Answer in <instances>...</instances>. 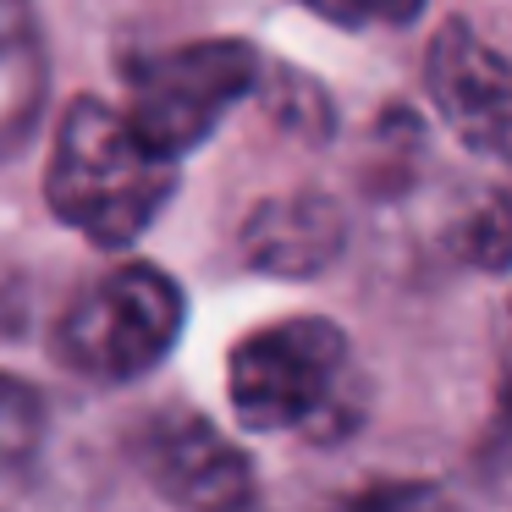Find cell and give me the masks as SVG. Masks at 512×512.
<instances>
[{
    "instance_id": "cell-7",
    "label": "cell",
    "mask_w": 512,
    "mask_h": 512,
    "mask_svg": "<svg viewBox=\"0 0 512 512\" xmlns=\"http://www.w3.org/2000/svg\"><path fill=\"white\" fill-rule=\"evenodd\" d=\"M347 243V215L331 193H276V199L254 204V215L243 221V254L265 276H292L309 281L342 254Z\"/></svg>"
},
{
    "instance_id": "cell-5",
    "label": "cell",
    "mask_w": 512,
    "mask_h": 512,
    "mask_svg": "<svg viewBox=\"0 0 512 512\" xmlns=\"http://www.w3.org/2000/svg\"><path fill=\"white\" fill-rule=\"evenodd\" d=\"M133 463L177 512H243L254 501V463L199 413L138 424Z\"/></svg>"
},
{
    "instance_id": "cell-8",
    "label": "cell",
    "mask_w": 512,
    "mask_h": 512,
    "mask_svg": "<svg viewBox=\"0 0 512 512\" xmlns=\"http://www.w3.org/2000/svg\"><path fill=\"white\" fill-rule=\"evenodd\" d=\"M50 457V402L39 386L17 375H0V512L28 501Z\"/></svg>"
},
{
    "instance_id": "cell-12",
    "label": "cell",
    "mask_w": 512,
    "mask_h": 512,
    "mask_svg": "<svg viewBox=\"0 0 512 512\" xmlns=\"http://www.w3.org/2000/svg\"><path fill=\"white\" fill-rule=\"evenodd\" d=\"M468 259H479L485 270H501V259H507V210H501V199H490V210L474 221Z\"/></svg>"
},
{
    "instance_id": "cell-1",
    "label": "cell",
    "mask_w": 512,
    "mask_h": 512,
    "mask_svg": "<svg viewBox=\"0 0 512 512\" xmlns=\"http://www.w3.org/2000/svg\"><path fill=\"white\" fill-rule=\"evenodd\" d=\"M237 424L259 435H314L331 441L347 435L364 413V380L353 364V342L342 325L320 314H287L276 325H259L232 347L226 364Z\"/></svg>"
},
{
    "instance_id": "cell-10",
    "label": "cell",
    "mask_w": 512,
    "mask_h": 512,
    "mask_svg": "<svg viewBox=\"0 0 512 512\" xmlns=\"http://www.w3.org/2000/svg\"><path fill=\"white\" fill-rule=\"evenodd\" d=\"M325 512H463L441 485H364L325 501Z\"/></svg>"
},
{
    "instance_id": "cell-3",
    "label": "cell",
    "mask_w": 512,
    "mask_h": 512,
    "mask_svg": "<svg viewBox=\"0 0 512 512\" xmlns=\"http://www.w3.org/2000/svg\"><path fill=\"white\" fill-rule=\"evenodd\" d=\"M259 83V50L243 39H193L127 61L122 122L155 160L177 166Z\"/></svg>"
},
{
    "instance_id": "cell-6",
    "label": "cell",
    "mask_w": 512,
    "mask_h": 512,
    "mask_svg": "<svg viewBox=\"0 0 512 512\" xmlns=\"http://www.w3.org/2000/svg\"><path fill=\"white\" fill-rule=\"evenodd\" d=\"M424 83L441 111V122L479 155H507L512 133V94H507V61L485 45L468 23H446L424 61Z\"/></svg>"
},
{
    "instance_id": "cell-9",
    "label": "cell",
    "mask_w": 512,
    "mask_h": 512,
    "mask_svg": "<svg viewBox=\"0 0 512 512\" xmlns=\"http://www.w3.org/2000/svg\"><path fill=\"white\" fill-rule=\"evenodd\" d=\"M39 100L34 0H0V138L17 133Z\"/></svg>"
},
{
    "instance_id": "cell-11",
    "label": "cell",
    "mask_w": 512,
    "mask_h": 512,
    "mask_svg": "<svg viewBox=\"0 0 512 512\" xmlns=\"http://www.w3.org/2000/svg\"><path fill=\"white\" fill-rule=\"evenodd\" d=\"M303 6L342 28H408L424 12V0H303Z\"/></svg>"
},
{
    "instance_id": "cell-4",
    "label": "cell",
    "mask_w": 512,
    "mask_h": 512,
    "mask_svg": "<svg viewBox=\"0 0 512 512\" xmlns=\"http://www.w3.org/2000/svg\"><path fill=\"white\" fill-rule=\"evenodd\" d=\"M182 287L160 265H127L94 276L56 320V358L83 380L127 386L144 380L182 336Z\"/></svg>"
},
{
    "instance_id": "cell-2",
    "label": "cell",
    "mask_w": 512,
    "mask_h": 512,
    "mask_svg": "<svg viewBox=\"0 0 512 512\" xmlns=\"http://www.w3.org/2000/svg\"><path fill=\"white\" fill-rule=\"evenodd\" d=\"M177 188V166L155 160L105 100H78L56 127L45 166V199L56 221L94 248H127L149 232Z\"/></svg>"
}]
</instances>
